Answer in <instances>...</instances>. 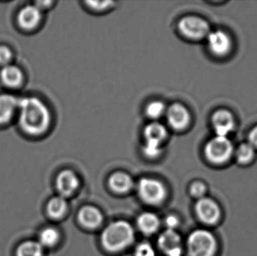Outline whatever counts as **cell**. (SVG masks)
<instances>
[{"label": "cell", "mask_w": 257, "mask_h": 256, "mask_svg": "<svg viewBox=\"0 0 257 256\" xmlns=\"http://www.w3.org/2000/svg\"><path fill=\"white\" fill-rule=\"evenodd\" d=\"M19 124L26 133L39 135L46 132L51 124V113L47 105L36 97L20 99Z\"/></svg>", "instance_id": "cell-1"}, {"label": "cell", "mask_w": 257, "mask_h": 256, "mask_svg": "<svg viewBox=\"0 0 257 256\" xmlns=\"http://www.w3.org/2000/svg\"><path fill=\"white\" fill-rule=\"evenodd\" d=\"M101 240L102 246L108 252H120L132 244L134 240V231L128 222L117 221L105 228Z\"/></svg>", "instance_id": "cell-2"}, {"label": "cell", "mask_w": 257, "mask_h": 256, "mask_svg": "<svg viewBox=\"0 0 257 256\" xmlns=\"http://www.w3.org/2000/svg\"><path fill=\"white\" fill-rule=\"evenodd\" d=\"M187 249L190 256H214L217 249V240L207 230H196L189 236Z\"/></svg>", "instance_id": "cell-3"}, {"label": "cell", "mask_w": 257, "mask_h": 256, "mask_svg": "<svg viewBox=\"0 0 257 256\" xmlns=\"http://www.w3.org/2000/svg\"><path fill=\"white\" fill-rule=\"evenodd\" d=\"M138 192L144 202L151 205L161 204L166 196L164 185L155 179L142 178L138 185Z\"/></svg>", "instance_id": "cell-4"}, {"label": "cell", "mask_w": 257, "mask_h": 256, "mask_svg": "<svg viewBox=\"0 0 257 256\" xmlns=\"http://www.w3.org/2000/svg\"><path fill=\"white\" fill-rule=\"evenodd\" d=\"M207 159L214 164L227 162L233 153V146L227 137L217 136L208 141L205 147Z\"/></svg>", "instance_id": "cell-5"}, {"label": "cell", "mask_w": 257, "mask_h": 256, "mask_svg": "<svg viewBox=\"0 0 257 256\" xmlns=\"http://www.w3.org/2000/svg\"><path fill=\"white\" fill-rule=\"evenodd\" d=\"M178 27L183 36L192 40L203 39L210 33L208 23L196 16L184 17L178 22Z\"/></svg>", "instance_id": "cell-6"}, {"label": "cell", "mask_w": 257, "mask_h": 256, "mask_svg": "<svg viewBox=\"0 0 257 256\" xmlns=\"http://www.w3.org/2000/svg\"><path fill=\"white\" fill-rule=\"evenodd\" d=\"M165 117L169 127L175 131L184 130L190 124V112L180 103H174L168 107Z\"/></svg>", "instance_id": "cell-7"}, {"label": "cell", "mask_w": 257, "mask_h": 256, "mask_svg": "<svg viewBox=\"0 0 257 256\" xmlns=\"http://www.w3.org/2000/svg\"><path fill=\"white\" fill-rule=\"evenodd\" d=\"M195 209L199 219L207 225H214L220 219V207L218 204L211 198L204 197L198 200Z\"/></svg>", "instance_id": "cell-8"}, {"label": "cell", "mask_w": 257, "mask_h": 256, "mask_svg": "<svg viewBox=\"0 0 257 256\" xmlns=\"http://www.w3.org/2000/svg\"><path fill=\"white\" fill-rule=\"evenodd\" d=\"M181 237L175 230L166 229L158 238V246L167 256H181Z\"/></svg>", "instance_id": "cell-9"}, {"label": "cell", "mask_w": 257, "mask_h": 256, "mask_svg": "<svg viewBox=\"0 0 257 256\" xmlns=\"http://www.w3.org/2000/svg\"><path fill=\"white\" fill-rule=\"evenodd\" d=\"M208 46L211 53L217 56L226 55L231 48V40L227 34L221 30L210 32L207 36Z\"/></svg>", "instance_id": "cell-10"}, {"label": "cell", "mask_w": 257, "mask_h": 256, "mask_svg": "<svg viewBox=\"0 0 257 256\" xmlns=\"http://www.w3.org/2000/svg\"><path fill=\"white\" fill-rule=\"evenodd\" d=\"M42 10L36 5H28L21 9L18 15L20 27L24 30L36 28L42 21Z\"/></svg>", "instance_id": "cell-11"}, {"label": "cell", "mask_w": 257, "mask_h": 256, "mask_svg": "<svg viewBox=\"0 0 257 256\" xmlns=\"http://www.w3.org/2000/svg\"><path fill=\"white\" fill-rule=\"evenodd\" d=\"M80 181L75 173L70 170H64L57 176L56 186L63 196L72 195L79 186Z\"/></svg>", "instance_id": "cell-12"}, {"label": "cell", "mask_w": 257, "mask_h": 256, "mask_svg": "<svg viewBox=\"0 0 257 256\" xmlns=\"http://www.w3.org/2000/svg\"><path fill=\"white\" fill-rule=\"evenodd\" d=\"M212 124L217 136L227 137L235 128V120L229 111L220 110L214 114Z\"/></svg>", "instance_id": "cell-13"}, {"label": "cell", "mask_w": 257, "mask_h": 256, "mask_svg": "<svg viewBox=\"0 0 257 256\" xmlns=\"http://www.w3.org/2000/svg\"><path fill=\"white\" fill-rule=\"evenodd\" d=\"M167 137V129L159 121L151 122L144 129V138L146 142L163 146Z\"/></svg>", "instance_id": "cell-14"}, {"label": "cell", "mask_w": 257, "mask_h": 256, "mask_svg": "<svg viewBox=\"0 0 257 256\" xmlns=\"http://www.w3.org/2000/svg\"><path fill=\"white\" fill-rule=\"evenodd\" d=\"M103 216L102 213L96 207L86 206L82 207L78 213L80 223L87 228L93 229L102 224Z\"/></svg>", "instance_id": "cell-15"}, {"label": "cell", "mask_w": 257, "mask_h": 256, "mask_svg": "<svg viewBox=\"0 0 257 256\" xmlns=\"http://www.w3.org/2000/svg\"><path fill=\"white\" fill-rule=\"evenodd\" d=\"M20 99L12 94H0V124L8 123L18 109Z\"/></svg>", "instance_id": "cell-16"}, {"label": "cell", "mask_w": 257, "mask_h": 256, "mask_svg": "<svg viewBox=\"0 0 257 256\" xmlns=\"http://www.w3.org/2000/svg\"><path fill=\"white\" fill-rule=\"evenodd\" d=\"M0 78L5 85L16 87L22 84L24 74L18 66L9 64L3 66L0 72Z\"/></svg>", "instance_id": "cell-17"}, {"label": "cell", "mask_w": 257, "mask_h": 256, "mask_svg": "<svg viewBox=\"0 0 257 256\" xmlns=\"http://www.w3.org/2000/svg\"><path fill=\"white\" fill-rule=\"evenodd\" d=\"M108 183L110 188L117 193H126L133 186L131 177L123 172H116L113 174L110 177Z\"/></svg>", "instance_id": "cell-18"}, {"label": "cell", "mask_w": 257, "mask_h": 256, "mask_svg": "<svg viewBox=\"0 0 257 256\" xmlns=\"http://www.w3.org/2000/svg\"><path fill=\"white\" fill-rule=\"evenodd\" d=\"M137 225L140 231L146 235L154 234L160 226V220L157 215L150 212L142 213L138 217Z\"/></svg>", "instance_id": "cell-19"}, {"label": "cell", "mask_w": 257, "mask_h": 256, "mask_svg": "<svg viewBox=\"0 0 257 256\" xmlns=\"http://www.w3.org/2000/svg\"><path fill=\"white\" fill-rule=\"evenodd\" d=\"M67 203L63 197H55L48 202L47 210L50 217L60 219L67 211Z\"/></svg>", "instance_id": "cell-20"}, {"label": "cell", "mask_w": 257, "mask_h": 256, "mask_svg": "<svg viewBox=\"0 0 257 256\" xmlns=\"http://www.w3.org/2000/svg\"><path fill=\"white\" fill-rule=\"evenodd\" d=\"M168 107L164 102L160 100H153L150 102L145 108V114L152 121H158L165 117Z\"/></svg>", "instance_id": "cell-21"}, {"label": "cell", "mask_w": 257, "mask_h": 256, "mask_svg": "<svg viewBox=\"0 0 257 256\" xmlns=\"http://www.w3.org/2000/svg\"><path fill=\"white\" fill-rule=\"evenodd\" d=\"M17 256H43V247L39 242H24L18 246Z\"/></svg>", "instance_id": "cell-22"}, {"label": "cell", "mask_w": 257, "mask_h": 256, "mask_svg": "<svg viewBox=\"0 0 257 256\" xmlns=\"http://www.w3.org/2000/svg\"><path fill=\"white\" fill-rule=\"evenodd\" d=\"M60 239L57 230L54 228H47L41 231L39 237V243L42 247H52L57 244Z\"/></svg>", "instance_id": "cell-23"}, {"label": "cell", "mask_w": 257, "mask_h": 256, "mask_svg": "<svg viewBox=\"0 0 257 256\" xmlns=\"http://www.w3.org/2000/svg\"><path fill=\"white\" fill-rule=\"evenodd\" d=\"M254 148L251 144H241L236 152L237 159L240 163H248L254 157Z\"/></svg>", "instance_id": "cell-24"}, {"label": "cell", "mask_w": 257, "mask_h": 256, "mask_svg": "<svg viewBox=\"0 0 257 256\" xmlns=\"http://www.w3.org/2000/svg\"><path fill=\"white\" fill-rule=\"evenodd\" d=\"M163 152V146L145 141L142 146V153L148 159H157Z\"/></svg>", "instance_id": "cell-25"}, {"label": "cell", "mask_w": 257, "mask_h": 256, "mask_svg": "<svg viewBox=\"0 0 257 256\" xmlns=\"http://www.w3.org/2000/svg\"><path fill=\"white\" fill-rule=\"evenodd\" d=\"M85 4L87 7L92 12L99 13V12H106V11L109 10L111 8L114 6L115 3L110 1H88L86 2Z\"/></svg>", "instance_id": "cell-26"}, {"label": "cell", "mask_w": 257, "mask_h": 256, "mask_svg": "<svg viewBox=\"0 0 257 256\" xmlns=\"http://www.w3.org/2000/svg\"><path fill=\"white\" fill-rule=\"evenodd\" d=\"M135 256H156L155 250L148 243H142L135 249Z\"/></svg>", "instance_id": "cell-27"}, {"label": "cell", "mask_w": 257, "mask_h": 256, "mask_svg": "<svg viewBox=\"0 0 257 256\" xmlns=\"http://www.w3.org/2000/svg\"><path fill=\"white\" fill-rule=\"evenodd\" d=\"M205 192H206V186L201 182H196L192 185L191 188H190L191 195L199 199L205 197Z\"/></svg>", "instance_id": "cell-28"}, {"label": "cell", "mask_w": 257, "mask_h": 256, "mask_svg": "<svg viewBox=\"0 0 257 256\" xmlns=\"http://www.w3.org/2000/svg\"><path fill=\"white\" fill-rule=\"evenodd\" d=\"M12 58V52L8 47L2 45L0 46V65L5 66L9 64Z\"/></svg>", "instance_id": "cell-29"}, {"label": "cell", "mask_w": 257, "mask_h": 256, "mask_svg": "<svg viewBox=\"0 0 257 256\" xmlns=\"http://www.w3.org/2000/svg\"><path fill=\"white\" fill-rule=\"evenodd\" d=\"M179 224L178 218L175 216H169L166 219V225L168 229L175 230Z\"/></svg>", "instance_id": "cell-30"}, {"label": "cell", "mask_w": 257, "mask_h": 256, "mask_svg": "<svg viewBox=\"0 0 257 256\" xmlns=\"http://www.w3.org/2000/svg\"><path fill=\"white\" fill-rule=\"evenodd\" d=\"M249 140H250V144L253 147H257V127L250 132V135H249Z\"/></svg>", "instance_id": "cell-31"}]
</instances>
